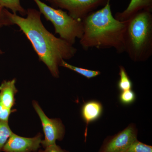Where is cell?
I'll return each mask as SVG.
<instances>
[{"mask_svg": "<svg viewBox=\"0 0 152 152\" xmlns=\"http://www.w3.org/2000/svg\"><path fill=\"white\" fill-rule=\"evenodd\" d=\"M4 12L12 24L17 25L25 34L39 60L47 66L52 75L57 78L59 77V67L61 62L73 58L77 49L73 45L48 31L41 20L42 14L37 10L28 9L26 18L5 9Z\"/></svg>", "mask_w": 152, "mask_h": 152, "instance_id": "6da1fadb", "label": "cell"}, {"mask_svg": "<svg viewBox=\"0 0 152 152\" xmlns=\"http://www.w3.org/2000/svg\"><path fill=\"white\" fill-rule=\"evenodd\" d=\"M60 66L63 67L73 71L88 79L93 78L101 75V72L100 71L91 70L72 65L66 62L65 60L62 61L60 64Z\"/></svg>", "mask_w": 152, "mask_h": 152, "instance_id": "7c38bea8", "label": "cell"}, {"mask_svg": "<svg viewBox=\"0 0 152 152\" xmlns=\"http://www.w3.org/2000/svg\"><path fill=\"white\" fill-rule=\"evenodd\" d=\"M13 133L9 126L8 122L0 121V151Z\"/></svg>", "mask_w": 152, "mask_h": 152, "instance_id": "9a60e30c", "label": "cell"}, {"mask_svg": "<svg viewBox=\"0 0 152 152\" xmlns=\"http://www.w3.org/2000/svg\"><path fill=\"white\" fill-rule=\"evenodd\" d=\"M12 23L7 16L4 12V9L0 6V27L4 26L12 25ZM3 52L0 49V55L2 54Z\"/></svg>", "mask_w": 152, "mask_h": 152, "instance_id": "d6986e66", "label": "cell"}, {"mask_svg": "<svg viewBox=\"0 0 152 152\" xmlns=\"http://www.w3.org/2000/svg\"><path fill=\"white\" fill-rule=\"evenodd\" d=\"M41 133L32 138L21 137L13 133L3 147L4 152H36L40 148Z\"/></svg>", "mask_w": 152, "mask_h": 152, "instance_id": "ba28073f", "label": "cell"}, {"mask_svg": "<svg viewBox=\"0 0 152 152\" xmlns=\"http://www.w3.org/2000/svg\"><path fill=\"white\" fill-rule=\"evenodd\" d=\"M39 9V11L48 20L51 22L55 33L60 38L73 45L77 39L82 37L83 33V23L75 20L67 12L55 8L43 2L41 0H33Z\"/></svg>", "mask_w": 152, "mask_h": 152, "instance_id": "277c9868", "label": "cell"}, {"mask_svg": "<svg viewBox=\"0 0 152 152\" xmlns=\"http://www.w3.org/2000/svg\"><path fill=\"white\" fill-rule=\"evenodd\" d=\"M126 22L125 52L135 62L148 61L152 55V12L142 11Z\"/></svg>", "mask_w": 152, "mask_h": 152, "instance_id": "3957f363", "label": "cell"}, {"mask_svg": "<svg viewBox=\"0 0 152 152\" xmlns=\"http://www.w3.org/2000/svg\"><path fill=\"white\" fill-rule=\"evenodd\" d=\"M16 80L4 81L0 86V101L7 108L12 109L15 104V96L18 92L16 87Z\"/></svg>", "mask_w": 152, "mask_h": 152, "instance_id": "30bf717a", "label": "cell"}, {"mask_svg": "<svg viewBox=\"0 0 152 152\" xmlns=\"http://www.w3.org/2000/svg\"><path fill=\"white\" fill-rule=\"evenodd\" d=\"M15 111V110H12L6 108L0 101V121L8 122L10 115Z\"/></svg>", "mask_w": 152, "mask_h": 152, "instance_id": "ac0fdd59", "label": "cell"}, {"mask_svg": "<svg viewBox=\"0 0 152 152\" xmlns=\"http://www.w3.org/2000/svg\"><path fill=\"white\" fill-rule=\"evenodd\" d=\"M120 80L118 82V86L121 91L132 89V83L131 81L126 69L123 66H119Z\"/></svg>", "mask_w": 152, "mask_h": 152, "instance_id": "5bb4252c", "label": "cell"}, {"mask_svg": "<svg viewBox=\"0 0 152 152\" xmlns=\"http://www.w3.org/2000/svg\"><path fill=\"white\" fill-rule=\"evenodd\" d=\"M103 110V107L100 102L96 101L87 102L82 108V115L86 124L85 136L86 137L88 126L90 123L97 119L100 116Z\"/></svg>", "mask_w": 152, "mask_h": 152, "instance_id": "8fae6325", "label": "cell"}, {"mask_svg": "<svg viewBox=\"0 0 152 152\" xmlns=\"http://www.w3.org/2000/svg\"><path fill=\"white\" fill-rule=\"evenodd\" d=\"M38 152H69L63 149L56 144L51 145L45 148V150H40Z\"/></svg>", "mask_w": 152, "mask_h": 152, "instance_id": "ffe728a7", "label": "cell"}, {"mask_svg": "<svg viewBox=\"0 0 152 152\" xmlns=\"http://www.w3.org/2000/svg\"><path fill=\"white\" fill-rule=\"evenodd\" d=\"M126 152H152V146L139 141L137 139Z\"/></svg>", "mask_w": 152, "mask_h": 152, "instance_id": "2e32d148", "label": "cell"}, {"mask_svg": "<svg viewBox=\"0 0 152 152\" xmlns=\"http://www.w3.org/2000/svg\"><path fill=\"white\" fill-rule=\"evenodd\" d=\"M110 1L82 21L83 33L80 43L86 50L93 48H114L118 53L125 52L126 22L121 21L113 16Z\"/></svg>", "mask_w": 152, "mask_h": 152, "instance_id": "7a4b0ae2", "label": "cell"}, {"mask_svg": "<svg viewBox=\"0 0 152 152\" xmlns=\"http://www.w3.org/2000/svg\"><path fill=\"white\" fill-rule=\"evenodd\" d=\"M0 6L10 9L13 13H19L22 16L26 15L27 10L22 7L20 0H0Z\"/></svg>", "mask_w": 152, "mask_h": 152, "instance_id": "4fadbf2b", "label": "cell"}, {"mask_svg": "<svg viewBox=\"0 0 152 152\" xmlns=\"http://www.w3.org/2000/svg\"><path fill=\"white\" fill-rule=\"evenodd\" d=\"M33 105L39 117L42 126L45 138L41 145L45 148L56 144V140L61 141L64 137L65 129L60 119H50L47 116L36 101H33Z\"/></svg>", "mask_w": 152, "mask_h": 152, "instance_id": "8992f818", "label": "cell"}, {"mask_svg": "<svg viewBox=\"0 0 152 152\" xmlns=\"http://www.w3.org/2000/svg\"><path fill=\"white\" fill-rule=\"evenodd\" d=\"M135 99V94L132 89L121 91L120 96V101L125 104H132Z\"/></svg>", "mask_w": 152, "mask_h": 152, "instance_id": "e0dca14e", "label": "cell"}, {"mask_svg": "<svg viewBox=\"0 0 152 152\" xmlns=\"http://www.w3.org/2000/svg\"><path fill=\"white\" fill-rule=\"evenodd\" d=\"M142 11L152 12V0H131L126 8L116 13L114 17L118 20L126 22Z\"/></svg>", "mask_w": 152, "mask_h": 152, "instance_id": "9c48e42d", "label": "cell"}, {"mask_svg": "<svg viewBox=\"0 0 152 152\" xmlns=\"http://www.w3.org/2000/svg\"><path fill=\"white\" fill-rule=\"evenodd\" d=\"M138 130L134 124L104 140L98 152H126L131 145L137 139Z\"/></svg>", "mask_w": 152, "mask_h": 152, "instance_id": "52a82bcc", "label": "cell"}, {"mask_svg": "<svg viewBox=\"0 0 152 152\" xmlns=\"http://www.w3.org/2000/svg\"><path fill=\"white\" fill-rule=\"evenodd\" d=\"M109 0H47L55 8L66 10L71 17L81 21Z\"/></svg>", "mask_w": 152, "mask_h": 152, "instance_id": "5b68a950", "label": "cell"}]
</instances>
